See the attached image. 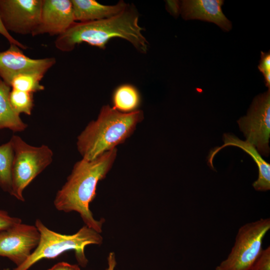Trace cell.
I'll use <instances>...</instances> for the list:
<instances>
[{
	"instance_id": "1",
	"label": "cell",
	"mask_w": 270,
	"mask_h": 270,
	"mask_svg": "<svg viewBox=\"0 0 270 270\" xmlns=\"http://www.w3.org/2000/svg\"><path fill=\"white\" fill-rule=\"evenodd\" d=\"M117 155V148L105 152L94 160L77 162L54 201L56 208L65 212H78L86 226L99 233L105 222L96 220L90 204L96 196L97 185L111 169Z\"/></svg>"
},
{
	"instance_id": "2",
	"label": "cell",
	"mask_w": 270,
	"mask_h": 270,
	"mask_svg": "<svg viewBox=\"0 0 270 270\" xmlns=\"http://www.w3.org/2000/svg\"><path fill=\"white\" fill-rule=\"evenodd\" d=\"M139 14L135 6L128 4L120 12L112 17L91 22H75L58 36L56 47L60 51L72 50L77 44L86 43L102 49L112 38L124 39L142 54L148 50V43L138 24Z\"/></svg>"
},
{
	"instance_id": "3",
	"label": "cell",
	"mask_w": 270,
	"mask_h": 270,
	"mask_svg": "<svg viewBox=\"0 0 270 270\" xmlns=\"http://www.w3.org/2000/svg\"><path fill=\"white\" fill-rule=\"evenodd\" d=\"M144 118L142 110L122 113L108 104L102 106L97 119L89 122L78 137V151L82 158L95 159L124 143Z\"/></svg>"
},
{
	"instance_id": "4",
	"label": "cell",
	"mask_w": 270,
	"mask_h": 270,
	"mask_svg": "<svg viewBox=\"0 0 270 270\" xmlns=\"http://www.w3.org/2000/svg\"><path fill=\"white\" fill-rule=\"evenodd\" d=\"M35 226L40 234L38 244L28 259L13 270H28L42 259L54 258L70 250H74L79 264L85 267L88 264L84 254L86 246L100 245L103 242L100 233L86 225L76 233L68 235L50 230L39 219L36 220Z\"/></svg>"
},
{
	"instance_id": "5",
	"label": "cell",
	"mask_w": 270,
	"mask_h": 270,
	"mask_svg": "<svg viewBox=\"0 0 270 270\" xmlns=\"http://www.w3.org/2000/svg\"><path fill=\"white\" fill-rule=\"evenodd\" d=\"M10 142L14 150L10 194L23 202L24 190L51 164L53 152L46 145L34 146L16 135L12 136Z\"/></svg>"
},
{
	"instance_id": "6",
	"label": "cell",
	"mask_w": 270,
	"mask_h": 270,
	"mask_svg": "<svg viewBox=\"0 0 270 270\" xmlns=\"http://www.w3.org/2000/svg\"><path fill=\"white\" fill-rule=\"evenodd\" d=\"M270 229L269 218H262L240 226L230 252L216 270H250L262 249L263 238Z\"/></svg>"
},
{
	"instance_id": "7",
	"label": "cell",
	"mask_w": 270,
	"mask_h": 270,
	"mask_svg": "<svg viewBox=\"0 0 270 270\" xmlns=\"http://www.w3.org/2000/svg\"><path fill=\"white\" fill-rule=\"evenodd\" d=\"M240 129L246 138L262 155L270 154V90L256 96L246 116L238 121Z\"/></svg>"
},
{
	"instance_id": "8",
	"label": "cell",
	"mask_w": 270,
	"mask_h": 270,
	"mask_svg": "<svg viewBox=\"0 0 270 270\" xmlns=\"http://www.w3.org/2000/svg\"><path fill=\"white\" fill-rule=\"evenodd\" d=\"M42 0H0V16L8 32L32 34L40 24Z\"/></svg>"
},
{
	"instance_id": "9",
	"label": "cell",
	"mask_w": 270,
	"mask_h": 270,
	"mask_svg": "<svg viewBox=\"0 0 270 270\" xmlns=\"http://www.w3.org/2000/svg\"><path fill=\"white\" fill-rule=\"evenodd\" d=\"M40 239V234L35 226L22 222L0 231V256L19 266L36 248Z\"/></svg>"
},
{
	"instance_id": "10",
	"label": "cell",
	"mask_w": 270,
	"mask_h": 270,
	"mask_svg": "<svg viewBox=\"0 0 270 270\" xmlns=\"http://www.w3.org/2000/svg\"><path fill=\"white\" fill-rule=\"evenodd\" d=\"M0 52V78L10 86L12 78L24 72H36L44 75L56 63L54 58L34 59L25 55L14 44Z\"/></svg>"
},
{
	"instance_id": "11",
	"label": "cell",
	"mask_w": 270,
	"mask_h": 270,
	"mask_svg": "<svg viewBox=\"0 0 270 270\" xmlns=\"http://www.w3.org/2000/svg\"><path fill=\"white\" fill-rule=\"evenodd\" d=\"M76 22L70 0H42L40 22L32 34L60 36Z\"/></svg>"
},
{
	"instance_id": "12",
	"label": "cell",
	"mask_w": 270,
	"mask_h": 270,
	"mask_svg": "<svg viewBox=\"0 0 270 270\" xmlns=\"http://www.w3.org/2000/svg\"><path fill=\"white\" fill-rule=\"evenodd\" d=\"M223 0H184L180 2V14L186 20H200L214 22L225 31L232 28L231 22L223 14Z\"/></svg>"
},
{
	"instance_id": "13",
	"label": "cell",
	"mask_w": 270,
	"mask_h": 270,
	"mask_svg": "<svg viewBox=\"0 0 270 270\" xmlns=\"http://www.w3.org/2000/svg\"><path fill=\"white\" fill-rule=\"evenodd\" d=\"M223 141V145L214 148L210 152L208 162L211 168H214L213 158L220 150L228 146L240 148L251 156L258 167V179L252 184L254 188L257 191L266 192L270 190V164L262 158L256 148L246 140H240L230 134H224Z\"/></svg>"
},
{
	"instance_id": "14",
	"label": "cell",
	"mask_w": 270,
	"mask_h": 270,
	"mask_svg": "<svg viewBox=\"0 0 270 270\" xmlns=\"http://www.w3.org/2000/svg\"><path fill=\"white\" fill-rule=\"evenodd\" d=\"M75 21L86 22L112 17L122 11L128 4L123 0L114 5L102 4L94 0H72Z\"/></svg>"
},
{
	"instance_id": "15",
	"label": "cell",
	"mask_w": 270,
	"mask_h": 270,
	"mask_svg": "<svg viewBox=\"0 0 270 270\" xmlns=\"http://www.w3.org/2000/svg\"><path fill=\"white\" fill-rule=\"evenodd\" d=\"M11 87L0 78V130L8 128L14 132L24 131L28 126L12 108L10 102Z\"/></svg>"
},
{
	"instance_id": "16",
	"label": "cell",
	"mask_w": 270,
	"mask_h": 270,
	"mask_svg": "<svg viewBox=\"0 0 270 270\" xmlns=\"http://www.w3.org/2000/svg\"><path fill=\"white\" fill-rule=\"evenodd\" d=\"M112 106L122 113L138 110L141 104V96L136 88L130 84H123L117 87L112 96Z\"/></svg>"
},
{
	"instance_id": "17",
	"label": "cell",
	"mask_w": 270,
	"mask_h": 270,
	"mask_svg": "<svg viewBox=\"0 0 270 270\" xmlns=\"http://www.w3.org/2000/svg\"><path fill=\"white\" fill-rule=\"evenodd\" d=\"M14 150L10 140L0 146V187L10 194Z\"/></svg>"
},
{
	"instance_id": "18",
	"label": "cell",
	"mask_w": 270,
	"mask_h": 270,
	"mask_svg": "<svg viewBox=\"0 0 270 270\" xmlns=\"http://www.w3.org/2000/svg\"><path fill=\"white\" fill-rule=\"evenodd\" d=\"M44 76V74L36 72L22 73L12 78L10 86L12 89L31 93L43 90L44 87L40 82Z\"/></svg>"
},
{
	"instance_id": "19",
	"label": "cell",
	"mask_w": 270,
	"mask_h": 270,
	"mask_svg": "<svg viewBox=\"0 0 270 270\" xmlns=\"http://www.w3.org/2000/svg\"><path fill=\"white\" fill-rule=\"evenodd\" d=\"M9 98L12 108L17 114L31 115L34 106L33 93L11 88Z\"/></svg>"
},
{
	"instance_id": "20",
	"label": "cell",
	"mask_w": 270,
	"mask_h": 270,
	"mask_svg": "<svg viewBox=\"0 0 270 270\" xmlns=\"http://www.w3.org/2000/svg\"><path fill=\"white\" fill-rule=\"evenodd\" d=\"M250 270H270V248L262 249Z\"/></svg>"
},
{
	"instance_id": "21",
	"label": "cell",
	"mask_w": 270,
	"mask_h": 270,
	"mask_svg": "<svg viewBox=\"0 0 270 270\" xmlns=\"http://www.w3.org/2000/svg\"><path fill=\"white\" fill-rule=\"evenodd\" d=\"M258 68L264 76L266 86L270 87V53L261 52L260 60Z\"/></svg>"
},
{
	"instance_id": "22",
	"label": "cell",
	"mask_w": 270,
	"mask_h": 270,
	"mask_svg": "<svg viewBox=\"0 0 270 270\" xmlns=\"http://www.w3.org/2000/svg\"><path fill=\"white\" fill-rule=\"evenodd\" d=\"M21 222L20 218L12 216L6 211L0 210V231L7 230Z\"/></svg>"
},
{
	"instance_id": "23",
	"label": "cell",
	"mask_w": 270,
	"mask_h": 270,
	"mask_svg": "<svg viewBox=\"0 0 270 270\" xmlns=\"http://www.w3.org/2000/svg\"><path fill=\"white\" fill-rule=\"evenodd\" d=\"M0 34L4 36L10 42V44H14L22 50L26 49L27 47L15 39L5 28L0 16Z\"/></svg>"
},
{
	"instance_id": "24",
	"label": "cell",
	"mask_w": 270,
	"mask_h": 270,
	"mask_svg": "<svg viewBox=\"0 0 270 270\" xmlns=\"http://www.w3.org/2000/svg\"><path fill=\"white\" fill-rule=\"evenodd\" d=\"M166 8L171 14L177 16L180 14V2L178 0H166Z\"/></svg>"
},
{
	"instance_id": "25",
	"label": "cell",
	"mask_w": 270,
	"mask_h": 270,
	"mask_svg": "<svg viewBox=\"0 0 270 270\" xmlns=\"http://www.w3.org/2000/svg\"><path fill=\"white\" fill-rule=\"evenodd\" d=\"M48 270H80V269L77 264L60 262L57 263Z\"/></svg>"
},
{
	"instance_id": "26",
	"label": "cell",
	"mask_w": 270,
	"mask_h": 270,
	"mask_svg": "<svg viewBox=\"0 0 270 270\" xmlns=\"http://www.w3.org/2000/svg\"><path fill=\"white\" fill-rule=\"evenodd\" d=\"M116 262L114 252H110L108 257V267L106 270H114Z\"/></svg>"
},
{
	"instance_id": "27",
	"label": "cell",
	"mask_w": 270,
	"mask_h": 270,
	"mask_svg": "<svg viewBox=\"0 0 270 270\" xmlns=\"http://www.w3.org/2000/svg\"><path fill=\"white\" fill-rule=\"evenodd\" d=\"M9 270V269H8V268H4V269H3V270Z\"/></svg>"
}]
</instances>
